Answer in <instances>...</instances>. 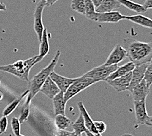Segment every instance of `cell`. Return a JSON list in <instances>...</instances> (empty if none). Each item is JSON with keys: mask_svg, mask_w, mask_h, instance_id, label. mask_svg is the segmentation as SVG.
<instances>
[{"mask_svg": "<svg viewBox=\"0 0 152 136\" xmlns=\"http://www.w3.org/2000/svg\"><path fill=\"white\" fill-rule=\"evenodd\" d=\"M123 47L127 52L130 61L135 65L150 63L152 58V42H141L126 38L123 40Z\"/></svg>", "mask_w": 152, "mask_h": 136, "instance_id": "cell-1", "label": "cell"}, {"mask_svg": "<svg viewBox=\"0 0 152 136\" xmlns=\"http://www.w3.org/2000/svg\"><path fill=\"white\" fill-rule=\"evenodd\" d=\"M60 56H61V51L58 50H57L53 59L50 61V64L33 77L29 84V89H28L29 94H28L24 105H30L31 100L36 96V95L40 92L41 88H42L43 84L47 80V79L49 77L50 73L54 71V69H55V68L59 60Z\"/></svg>", "mask_w": 152, "mask_h": 136, "instance_id": "cell-2", "label": "cell"}, {"mask_svg": "<svg viewBox=\"0 0 152 136\" xmlns=\"http://www.w3.org/2000/svg\"><path fill=\"white\" fill-rule=\"evenodd\" d=\"M39 62L38 55L26 60H18L12 64L0 66V70L9 73L23 81H29L30 69Z\"/></svg>", "mask_w": 152, "mask_h": 136, "instance_id": "cell-3", "label": "cell"}, {"mask_svg": "<svg viewBox=\"0 0 152 136\" xmlns=\"http://www.w3.org/2000/svg\"><path fill=\"white\" fill-rule=\"evenodd\" d=\"M118 67L119 66L118 65V64L107 66L102 64L100 66H98V67L93 68L91 70L88 71L86 73H85L83 76L94 79L96 80L99 82L106 81V79L113 71H115L118 68Z\"/></svg>", "mask_w": 152, "mask_h": 136, "instance_id": "cell-4", "label": "cell"}, {"mask_svg": "<svg viewBox=\"0 0 152 136\" xmlns=\"http://www.w3.org/2000/svg\"><path fill=\"white\" fill-rule=\"evenodd\" d=\"M46 7L45 0H40L37 3L34 13V29L39 42L42 38L44 26L42 21V16L44 9Z\"/></svg>", "mask_w": 152, "mask_h": 136, "instance_id": "cell-5", "label": "cell"}, {"mask_svg": "<svg viewBox=\"0 0 152 136\" xmlns=\"http://www.w3.org/2000/svg\"><path fill=\"white\" fill-rule=\"evenodd\" d=\"M127 57V52L121 45H116L111 51L104 65H112L118 64L119 63L125 60Z\"/></svg>", "mask_w": 152, "mask_h": 136, "instance_id": "cell-6", "label": "cell"}, {"mask_svg": "<svg viewBox=\"0 0 152 136\" xmlns=\"http://www.w3.org/2000/svg\"><path fill=\"white\" fill-rule=\"evenodd\" d=\"M134 108L136 121L137 124L140 125L146 124L150 116L148 115L147 112L145 100L139 101V102L134 101Z\"/></svg>", "mask_w": 152, "mask_h": 136, "instance_id": "cell-7", "label": "cell"}, {"mask_svg": "<svg viewBox=\"0 0 152 136\" xmlns=\"http://www.w3.org/2000/svg\"><path fill=\"white\" fill-rule=\"evenodd\" d=\"M126 16L120 13L119 11L107 12H98L94 22L101 23H118L119 21L125 20Z\"/></svg>", "mask_w": 152, "mask_h": 136, "instance_id": "cell-8", "label": "cell"}, {"mask_svg": "<svg viewBox=\"0 0 152 136\" xmlns=\"http://www.w3.org/2000/svg\"><path fill=\"white\" fill-rule=\"evenodd\" d=\"M150 87H149L144 79H143L133 88L131 93L132 95L134 101L139 102V101L146 100L148 94L150 93Z\"/></svg>", "mask_w": 152, "mask_h": 136, "instance_id": "cell-9", "label": "cell"}, {"mask_svg": "<svg viewBox=\"0 0 152 136\" xmlns=\"http://www.w3.org/2000/svg\"><path fill=\"white\" fill-rule=\"evenodd\" d=\"M149 63L139 65H135L134 69L132 71L131 81L127 90L131 92L136 85H137L140 82L144 79L145 69H146Z\"/></svg>", "mask_w": 152, "mask_h": 136, "instance_id": "cell-10", "label": "cell"}, {"mask_svg": "<svg viewBox=\"0 0 152 136\" xmlns=\"http://www.w3.org/2000/svg\"><path fill=\"white\" fill-rule=\"evenodd\" d=\"M132 72L129 73L122 77H120L108 82V83L111 87H112L117 92H120L127 90L130 85V83L131 81Z\"/></svg>", "mask_w": 152, "mask_h": 136, "instance_id": "cell-11", "label": "cell"}, {"mask_svg": "<svg viewBox=\"0 0 152 136\" xmlns=\"http://www.w3.org/2000/svg\"><path fill=\"white\" fill-rule=\"evenodd\" d=\"M77 107L79 110H80V114H81V115L84 119L85 127H86L87 130L96 136H102L101 134H100L98 132L97 129L94 124V121L92 120L89 114L88 113L86 108H85L83 105V103L82 102H78Z\"/></svg>", "mask_w": 152, "mask_h": 136, "instance_id": "cell-12", "label": "cell"}, {"mask_svg": "<svg viewBox=\"0 0 152 136\" xmlns=\"http://www.w3.org/2000/svg\"><path fill=\"white\" fill-rule=\"evenodd\" d=\"M50 77L51 78V79L55 82V83L57 85V87L61 90V92H64L68 89V87L70 86L71 84L74 83L75 81V79L72 78H68L64 77L59 75L56 73L55 72V71H53L50 75Z\"/></svg>", "mask_w": 152, "mask_h": 136, "instance_id": "cell-13", "label": "cell"}, {"mask_svg": "<svg viewBox=\"0 0 152 136\" xmlns=\"http://www.w3.org/2000/svg\"><path fill=\"white\" fill-rule=\"evenodd\" d=\"M40 92H42L49 98L52 100L56 94H58L61 92V90L49 76L41 88Z\"/></svg>", "mask_w": 152, "mask_h": 136, "instance_id": "cell-14", "label": "cell"}, {"mask_svg": "<svg viewBox=\"0 0 152 136\" xmlns=\"http://www.w3.org/2000/svg\"><path fill=\"white\" fill-rule=\"evenodd\" d=\"M135 68V65L133 64L132 62L130 61L129 62L126 63V64L123 65L120 67H118V68L116 69L115 71H113L112 74H111L108 77H107L106 81L107 83L112 81L115 79L122 77L126 74H128L129 73L132 72L133 69Z\"/></svg>", "mask_w": 152, "mask_h": 136, "instance_id": "cell-15", "label": "cell"}, {"mask_svg": "<svg viewBox=\"0 0 152 136\" xmlns=\"http://www.w3.org/2000/svg\"><path fill=\"white\" fill-rule=\"evenodd\" d=\"M52 100L55 115H66V102H65L64 98V92H60Z\"/></svg>", "mask_w": 152, "mask_h": 136, "instance_id": "cell-16", "label": "cell"}, {"mask_svg": "<svg viewBox=\"0 0 152 136\" xmlns=\"http://www.w3.org/2000/svg\"><path fill=\"white\" fill-rule=\"evenodd\" d=\"M121 6V4L118 0H103L100 6L96 8V12L99 13L112 12L119 9Z\"/></svg>", "mask_w": 152, "mask_h": 136, "instance_id": "cell-17", "label": "cell"}, {"mask_svg": "<svg viewBox=\"0 0 152 136\" xmlns=\"http://www.w3.org/2000/svg\"><path fill=\"white\" fill-rule=\"evenodd\" d=\"M125 20L131 21L140 26L152 29V19L142 15H135L132 16H126Z\"/></svg>", "mask_w": 152, "mask_h": 136, "instance_id": "cell-18", "label": "cell"}, {"mask_svg": "<svg viewBox=\"0 0 152 136\" xmlns=\"http://www.w3.org/2000/svg\"><path fill=\"white\" fill-rule=\"evenodd\" d=\"M49 52V44L48 39V33H47V29L45 28L43 30L42 40L40 41L39 47V54L38 55V60L39 62L45 58Z\"/></svg>", "mask_w": 152, "mask_h": 136, "instance_id": "cell-19", "label": "cell"}, {"mask_svg": "<svg viewBox=\"0 0 152 136\" xmlns=\"http://www.w3.org/2000/svg\"><path fill=\"white\" fill-rule=\"evenodd\" d=\"M98 82L99 81L94 79L85 77V76L82 75L80 77L75 78L73 84L75 85L76 87H77L81 92L86 89L88 87H89L91 85L98 83Z\"/></svg>", "mask_w": 152, "mask_h": 136, "instance_id": "cell-20", "label": "cell"}, {"mask_svg": "<svg viewBox=\"0 0 152 136\" xmlns=\"http://www.w3.org/2000/svg\"><path fill=\"white\" fill-rule=\"evenodd\" d=\"M121 4V5L130 9L131 11L137 12V13H144L147 11V9H145L143 5L137 4L131 0H118Z\"/></svg>", "mask_w": 152, "mask_h": 136, "instance_id": "cell-21", "label": "cell"}, {"mask_svg": "<svg viewBox=\"0 0 152 136\" xmlns=\"http://www.w3.org/2000/svg\"><path fill=\"white\" fill-rule=\"evenodd\" d=\"M28 94H29V90H28L26 91H25L24 92L23 94H21L20 96H18L17 98H16L15 100L12 101L10 104H9V105L5 107V109L4 110V111H3V115L5 116H7L10 115V114H11L15 110V109L18 106L19 103H20L22 100H23L24 97H25L26 96H28Z\"/></svg>", "mask_w": 152, "mask_h": 136, "instance_id": "cell-22", "label": "cell"}, {"mask_svg": "<svg viewBox=\"0 0 152 136\" xmlns=\"http://www.w3.org/2000/svg\"><path fill=\"white\" fill-rule=\"evenodd\" d=\"M72 124V121L66 115H57L55 118V124L56 128L61 130H65Z\"/></svg>", "mask_w": 152, "mask_h": 136, "instance_id": "cell-23", "label": "cell"}, {"mask_svg": "<svg viewBox=\"0 0 152 136\" xmlns=\"http://www.w3.org/2000/svg\"><path fill=\"white\" fill-rule=\"evenodd\" d=\"M72 128L75 134L80 136H82V134L87 130L86 127H85L84 119L81 114H80L78 118L76 119V121L74 123H72Z\"/></svg>", "mask_w": 152, "mask_h": 136, "instance_id": "cell-24", "label": "cell"}, {"mask_svg": "<svg viewBox=\"0 0 152 136\" xmlns=\"http://www.w3.org/2000/svg\"><path fill=\"white\" fill-rule=\"evenodd\" d=\"M85 16L91 20L95 21L98 12H96V7L91 0H85Z\"/></svg>", "mask_w": 152, "mask_h": 136, "instance_id": "cell-25", "label": "cell"}, {"mask_svg": "<svg viewBox=\"0 0 152 136\" xmlns=\"http://www.w3.org/2000/svg\"><path fill=\"white\" fill-rule=\"evenodd\" d=\"M85 0H72L71 9L81 15H85Z\"/></svg>", "mask_w": 152, "mask_h": 136, "instance_id": "cell-26", "label": "cell"}, {"mask_svg": "<svg viewBox=\"0 0 152 136\" xmlns=\"http://www.w3.org/2000/svg\"><path fill=\"white\" fill-rule=\"evenodd\" d=\"M81 91L77 87H76L75 85L71 84L68 87V88L64 92V98L65 102L67 103L69 100H71L72 97H74L76 95L80 93Z\"/></svg>", "mask_w": 152, "mask_h": 136, "instance_id": "cell-27", "label": "cell"}, {"mask_svg": "<svg viewBox=\"0 0 152 136\" xmlns=\"http://www.w3.org/2000/svg\"><path fill=\"white\" fill-rule=\"evenodd\" d=\"M144 79L149 87L152 85V64L149 63L148 67L145 69Z\"/></svg>", "mask_w": 152, "mask_h": 136, "instance_id": "cell-28", "label": "cell"}, {"mask_svg": "<svg viewBox=\"0 0 152 136\" xmlns=\"http://www.w3.org/2000/svg\"><path fill=\"white\" fill-rule=\"evenodd\" d=\"M11 128L15 136L20 134V123L19 122L18 119L12 117L11 121Z\"/></svg>", "mask_w": 152, "mask_h": 136, "instance_id": "cell-29", "label": "cell"}, {"mask_svg": "<svg viewBox=\"0 0 152 136\" xmlns=\"http://www.w3.org/2000/svg\"><path fill=\"white\" fill-rule=\"evenodd\" d=\"M30 115V105H24L23 107V109L21 111V114L20 118L18 119L19 122L20 124L23 123L24 121H27V119Z\"/></svg>", "mask_w": 152, "mask_h": 136, "instance_id": "cell-30", "label": "cell"}, {"mask_svg": "<svg viewBox=\"0 0 152 136\" xmlns=\"http://www.w3.org/2000/svg\"><path fill=\"white\" fill-rule=\"evenodd\" d=\"M8 126V119L7 116H3L0 118V134H3L7 130Z\"/></svg>", "mask_w": 152, "mask_h": 136, "instance_id": "cell-31", "label": "cell"}, {"mask_svg": "<svg viewBox=\"0 0 152 136\" xmlns=\"http://www.w3.org/2000/svg\"><path fill=\"white\" fill-rule=\"evenodd\" d=\"M94 124L100 134H103L106 130V124L102 121H94Z\"/></svg>", "mask_w": 152, "mask_h": 136, "instance_id": "cell-32", "label": "cell"}, {"mask_svg": "<svg viewBox=\"0 0 152 136\" xmlns=\"http://www.w3.org/2000/svg\"><path fill=\"white\" fill-rule=\"evenodd\" d=\"M56 136H80L75 134L74 132H68L66 130H61V129H58L55 132Z\"/></svg>", "mask_w": 152, "mask_h": 136, "instance_id": "cell-33", "label": "cell"}, {"mask_svg": "<svg viewBox=\"0 0 152 136\" xmlns=\"http://www.w3.org/2000/svg\"><path fill=\"white\" fill-rule=\"evenodd\" d=\"M143 6L145 9H152V0H145Z\"/></svg>", "mask_w": 152, "mask_h": 136, "instance_id": "cell-34", "label": "cell"}, {"mask_svg": "<svg viewBox=\"0 0 152 136\" xmlns=\"http://www.w3.org/2000/svg\"><path fill=\"white\" fill-rule=\"evenodd\" d=\"M58 1V0H45L46 6H47V7H50V6L54 5Z\"/></svg>", "mask_w": 152, "mask_h": 136, "instance_id": "cell-35", "label": "cell"}, {"mask_svg": "<svg viewBox=\"0 0 152 136\" xmlns=\"http://www.w3.org/2000/svg\"><path fill=\"white\" fill-rule=\"evenodd\" d=\"M91 1L93 3V4L95 6V7L97 8L99 6H100V5L101 4H102L103 0H91Z\"/></svg>", "mask_w": 152, "mask_h": 136, "instance_id": "cell-36", "label": "cell"}, {"mask_svg": "<svg viewBox=\"0 0 152 136\" xmlns=\"http://www.w3.org/2000/svg\"><path fill=\"white\" fill-rule=\"evenodd\" d=\"M7 7H6V5L3 2H0V11H6Z\"/></svg>", "mask_w": 152, "mask_h": 136, "instance_id": "cell-37", "label": "cell"}, {"mask_svg": "<svg viewBox=\"0 0 152 136\" xmlns=\"http://www.w3.org/2000/svg\"><path fill=\"white\" fill-rule=\"evenodd\" d=\"M145 125H147L148 126H152V116H150V117H149Z\"/></svg>", "mask_w": 152, "mask_h": 136, "instance_id": "cell-38", "label": "cell"}, {"mask_svg": "<svg viewBox=\"0 0 152 136\" xmlns=\"http://www.w3.org/2000/svg\"><path fill=\"white\" fill-rule=\"evenodd\" d=\"M85 133V134H86V136H96V135H94L93 134H92V133H91L90 132H88V130H87Z\"/></svg>", "mask_w": 152, "mask_h": 136, "instance_id": "cell-39", "label": "cell"}, {"mask_svg": "<svg viewBox=\"0 0 152 136\" xmlns=\"http://www.w3.org/2000/svg\"><path fill=\"white\" fill-rule=\"evenodd\" d=\"M3 97H4V96H3V93L1 92H0V101L3 99Z\"/></svg>", "mask_w": 152, "mask_h": 136, "instance_id": "cell-40", "label": "cell"}, {"mask_svg": "<svg viewBox=\"0 0 152 136\" xmlns=\"http://www.w3.org/2000/svg\"><path fill=\"white\" fill-rule=\"evenodd\" d=\"M121 136H134V135H131V134H124V135H121Z\"/></svg>", "mask_w": 152, "mask_h": 136, "instance_id": "cell-41", "label": "cell"}, {"mask_svg": "<svg viewBox=\"0 0 152 136\" xmlns=\"http://www.w3.org/2000/svg\"><path fill=\"white\" fill-rule=\"evenodd\" d=\"M17 136H24V135H22V134H20V135H18Z\"/></svg>", "mask_w": 152, "mask_h": 136, "instance_id": "cell-42", "label": "cell"}, {"mask_svg": "<svg viewBox=\"0 0 152 136\" xmlns=\"http://www.w3.org/2000/svg\"><path fill=\"white\" fill-rule=\"evenodd\" d=\"M150 63H151V64H152V58H151V61H150Z\"/></svg>", "mask_w": 152, "mask_h": 136, "instance_id": "cell-43", "label": "cell"}, {"mask_svg": "<svg viewBox=\"0 0 152 136\" xmlns=\"http://www.w3.org/2000/svg\"><path fill=\"white\" fill-rule=\"evenodd\" d=\"M0 83H1V80H0Z\"/></svg>", "mask_w": 152, "mask_h": 136, "instance_id": "cell-44", "label": "cell"}]
</instances>
